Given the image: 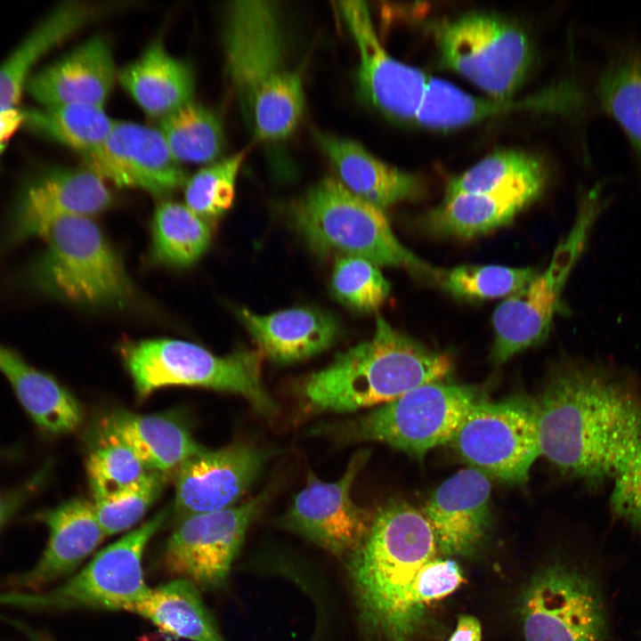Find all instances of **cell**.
Wrapping results in <instances>:
<instances>
[{
  "mask_svg": "<svg viewBox=\"0 0 641 641\" xmlns=\"http://www.w3.org/2000/svg\"><path fill=\"white\" fill-rule=\"evenodd\" d=\"M534 405L540 456L568 475L613 478L641 447V393L626 369L560 362Z\"/></svg>",
  "mask_w": 641,
  "mask_h": 641,
  "instance_id": "obj_1",
  "label": "cell"
},
{
  "mask_svg": "<svg viewBox=\"0 0 641 641\" xmlns=\"http://www.w3.org/2000/svg\"><path fill=\"white\" fill-rule=\"evenodd\" d=\"M274 2H231L223 29L225 69L242 117L259 141L288 137L304 110L302 78L288 63Z\"/></svg>",
  "mask_w": 641,
  "mask_h": 641,
  "instance_id": "obj_2",
  "label": "cell"
},
{
  "mask_svg": "<svg viewBox=\"0 0 641 641\" xmlns=\"http://www.w3.org/2000/svg\"><path fill=\"white\" fill-rule=\"evenodd\" d=\"M451 370L443 353L402 334L381 316L371 339L340 353L299 385L306 413L351 412L389 402Z\"/></svg>",
  "mask_w": 641,
  "mask_h": 641,
  "instance_id": "obj_3",
  "label": "cell"
},
{
  "mask_svg": "<svg viewBox=\"0 0 641 641\" xmlns=\"http://www.w3.org/2000/svg\"><path fill=\"white\" fill-rule=\"evenodd\" d=\"M436 551L424 513L392 500L375 511L368 535L353 555L352 573L363 608L393 641H405L425 615L415 604L413 585Z\"/></svg>",
  "mask_w": 641,
  "mask_h": 641,
  "instance_id": "obj_4",
  "label": "cell"
},
{
  "mask_svg": "<svg viewBox=\"0 0 641 641\" xmlns=\"http://www.w3.org/2000/svg\"><path fill=\"white\" fill-rule=\"evenodd\" d=\"M294 227L318 255L340 253L375 264L407 269L432 280L435 267L419 259L395 237L383 210L327 177L312 186L290 210Z\"/></svg>",
  "mask_w": 641,
  "mask_h": 641,
  "instance_id": "obj_5",
  "label": "cell"
},
{
  "mask_svg": "<svg viewBox=\"0 0 641 641\" xmlns=\"http://www.w3.org/2000/svg\"><path fill=\"white\" fill-rule=\"evenodd\" d=\"M46 239L45 248L25 272L33 290L77 304L121 305L129 300L132 286L123 265L90 217H63Z\"/></svg>",
  "mask_w": 641,
  "mask_h": 641,
  "instance_id": "obj_6",
  "label": "cell"
},
{
  "mask_svg": "<svg viewBox=\"0 0 641 641\" xmlns=\"http://www.w3.org/2000/svg\"><path fill=\"white\" fill-rule=\"evenodd\" d=\"M121 352L142 398L161 387L199 386L239 394L266 416L276 410L262 382L259 351L218 356L194 343L156 338L127 343Z\"/></svg>",
  "mask_w": 641,
  "mask_h": 641,
  "instance_id": "obj_7",
  "label": "cell"
},
{
  "mask_svg": "<svg viewBox=\"0 0 641 641\" xmlns=\"http://www.w3.org/2000/svg\"><path fill=\"white\" fill-rule=\"evenodd\" d=\"M476 400L471 387L432 382L325 429L340 442H380L420 459L451 442Z\"/></svg>",
  "mask_w": 641,
  "mask_h": 641,
  "instance_id": "obj_8",
  "label": "cell"
},
{
  "mask_svg": "<svg viewBox=\"0 0 641 641\" xmlns=\"http://www.w3.org/2000/svg\"><path fill=\"white\" fill-rule=\"evenodd\" d=\"M164 509L99 551L62 584L44 592H1L0 605L30 610H129L148 593L142 558L166 519Z\"/></svg>",
  "mask_w": 641,
  "mask_h": 641,
  "instance_id": "obj_9",
  "label": "cell"
},
{
  "mask_svg": "<svg viewBox=\"0 0 641 641\" xmlns=\"http://www.w3.org/2000/svg\"><path fill=\"white\" fill-rule=\"evenodd\" d=\"M437 40L448 67L500 100L522 85L531 62L526 33L498 14L458 16L439 28Z\"/></svg>",
  "mask_w": 641,
  "mask_h": 641,
  "instance_id": "obj_10",
  "label": "cell"
},
{
  "mask_svg": "<svg viewBox=\"0 0 641 641\" xmlns=\"http://www.w3.org/2000/svg\"><path fill=\"white\" fill-rule=\"evenodd\" d=\"M450 443L474 468L500 480L521 483L540 456L534 401L511 397L476 400Z\"/></svg>",
  "mask_w": 641,
  "mask_h": 641,
  "instance_id": "obj_11",
  "label": "cell"
},
{
  "mask_svg": "<svg viewBox=\"0 0 641 641\" xmlns=\"http://www.w3.org/2000/svg\"><path fill=\"white\" fill-rule=\"evenodd\" d=\"M272 491L267 489L239 506L181 520L165 545V570L200 591L220 589L249 524L267 504Z\"/></svg>",
  "mask_w": 641,
  "mask_h": 641,
  "instance_id": "obj_12",
  "label": "cell"
},
{
  "mask_svg": "<svg viewBox=\"0 0 641 641\" xmlns=\"http://www.w3.org/2000/svg\"><path fill=\"white\" fill-rule=\"evenodd\" d=\"M526 641H605L607 620L595 580L562 564L539 572L521 601Z\"/></svg>",
  "mask_w": 641,
  "mask_h": 641,
  "instance_id": "obj_13",
  "label": "cell"
},
{
  "mask_svg": "<svg viewBox=\"0 0 641 641\" xmlns=\"http://www.w3.org/2000/svg\"><path fill=\"white\" fill-rule=\"evenodd\" d=\"M112 197L103 179L89 168L54 167L29 177L20 187L0 239V256L35 237H46L67 216L107 209Z\"/></svg>",
  "mask_w": 641,
  "mask_h": 641,
  "instance_id": "obj_14",
  "label": "cell"
},
{
  "mask_svg": "<svg viewBox=\"0 0 641 641\" xmlns=\"http://www.w3.org/2000/svg\"><path fill=\"white\" fill-rule=\"evenodd\" d=\"M369 457L368 450L357 452L336 482H323L309 472L306 485L284 515L286 525L336 556H353L368 535L375 514L351 497Z\"/></svg>",
  "mask_w": 641,
  "mask_h": 641,
  "instance_id": "obj_15",
  "label": "cell"
},
{
  "mask_svg": "<svg viewBox=\"0 0 641 641\" xmlns=\"http://www.w3.org/2000/svg\"><path fill=\"white\" fill-rule=\"evenodd\" d=\"M338 9L358 49L357 83L364 99L392 118L416 120L429 78L389 55L365 2L342 1Z\"/></svg>",
  "mask_w": 641,
  "mask_h": 641,
  "instance_id": "obj_16",
  "label": "cell"
},
{
  "mask_svg": "<svg viewBox=\"0 0 641 641\" xmlns=\"http://www.w3.org/2000/svg\"><path fill=\"white\" fill-rule=\"evenodd\" d=\"M579 259L560 242L547 269L499 304L492 316L494 340L490 358L494 364L506 362L547 337L563 289Z\"/></svg>",
  "mask_w": 641,
  "mask_h": 641,
  "instance_id": "obj_17",
  "label": "cell"
},
{
  "mask_svg": "<svg viewBox=\"0 0 641 641\" xmlns=\"http://www.w3.org/2000/svg\"><path fill=\"white\" fill-rule=\"evenodd\" d=\"M270 456L268 450L236 443L191 457L176 470L174 510L180 521L232 507Z\"/></svg>",
  "mask_w": 641,
  "mask_h": 641,
  "instance_id": "obj_18",
  "label": "cell"
},
{
  "mask_svg": "<svg viewBox=\"0 0 641 641\" xmlns=\"http://www.w3.org/2000/svg\"><path fill=\"white\" fill-rule=\"evenodd\" d=\"M86 167L119 187L163 197L185 184L186 174L158 129L114 121L102 148Z\"/></svg>",
  "mask_w": 641,
  "mask_h": 641,
  "instance_id": "obj_19",
  "label": "cell"
},
{
  "mask_svg": "<svg viewBox=\"0 0 641 641\" xmlns=\"http://www.w3.org/2000/svg\"><path fill=\"white\" fill-rule=\"evenodd\" d=\"M491 482L474 467L460 469L432 494L422 511L434 534L437 550L468 556L483 541L491 523Z\"/></svg>",
  "mask_w": 641,
  "mask_h": 641,
  "instance_id": "obj_20",
  "label": "cell"
},
{
  "mask_svg": "<svg viewBox=\"0 0 641 641\" xmlns=\"http://www.w3.org/2000/svg\"><path fill=\"white\" fill-rule=\"evenodd\" d=\"M115 77L110 46L105 38L97 36L32 73L25 89L42 106L103 107Z\"/></svg>",
  "mask_w": 641,
  "mask_h": 641,
  "instance_id": "obj_21",
  "label": "cell"
},
{
  "mask_svg": "<svg viewBox=\"0 0 641 641\" xmlns=\"http://www.w3.org/2000/svg\"><path fill=\"white\" fill-rule=\"evenodd\" d=\"M37 518L49 530L46 547L37 563L13 581L17 588L30 592L73 573L106 536L93 503L82 498L44 510Z\"/></svg>",
  "mask_w": 641,
  "mask_h": 641,
  "instance_id": "obj_22",
  "label": "cell"
},
{
  "mask_svg": "<svg viewBox=\"0 0 641 641\" xmlns=\"http://www.w3.org/2000/svg\"><path fill=\"white\" fill-rule=\"evenodd\" d=\"M545 175L511 179L492 191L463 194L430 210L422 226L432 235L472 239L509 223L542 191Z\"/></svg>",
  "mask_w": 641,
  "mask_h": 641,
  "instance_id": "obj_23",
  "label": "cell"
},
{
  "mask_svg": "<svg viewBox=\"0 0 641 641\" xmlns=\"http://www.w3.org/2000/svg\"><path fill=\"white\" fill-rule=\"evenodd\" d=\"M604 50L595 81L596 109L624 134L641 183V40L605 34Z\"/></svg>",
  "mask_w": 641,
  "mask_h": 641,
  "instance_id": "obj_24",
  "label": "cell"
},
{
  "mask_svg": "<svg viewBox=\"0 0 641 641\" xmlns=\"http://www.w3.org/2000/svg\"><path fill=\"white\" fill-rule=\"evenodd\" d=\"M239 316L261 354L277 363L305 360L332 346L341 334L331 313L292 308L259 315L242 309Z\"/></svg>",
  "mask_w": 641,
  "mask_h": 641,
  "instance_id": "obj_25",
  "label": "cell"
},
{
  "mask_svg": "<svg viewBox=\"0 0 641 641\" xmlns=\"http://www.w3.org/2000/svg\"><path fill=\"white\" fill-rule=\"evenodd\" d=\"M315 138L342 184L375 207L383 210L418 194L417 177L382 162L357 142L324 133Z\"/></svg>",
  "mask_w": 641,
  "mask_h": 641,
  "instance_id": "obj_26",
  "label": "cell"
},
{
  "mask_svg": "<svg viewBox=\"0 0 641 641\" xmlns=\"http://www.w3.org/2000/svg\"><path fill=\"white\" fill-rule=\"evenodd\" d=\"M102 7L65 2L46 14L0 63V111L17 108L37 62L101 12Z\"/></svg>",
  "mask_w": 641,
  "mask_h": 641,
  "instance_id": "obj_27",
  "label": "cell"
},
{
  "mask_svg": "<svg viewBox=\"0 0 641 641\" xmlns=\"http://www.w3.org/2000/svg\"><path fill=\"white\" fill-rule=\"evenodd\" d=\"M118 78L148 116L160 119L191 101L195 91L190 65L172 56L158 41L118 71Z\"/></svg>",
  "mask_w": 641,
  "mask_h": 641,
  "instance_id": "obj_28",
  "label": "cell"
},
{
  "mask_svg": "<svg viewBox=\"0 0 641 641\" xmlns=\"http://www.w3.org/2000/svg\"><path fill=\"white\" fill-rule=\"evenodd\" d=\"M101 433L128 446L151 471L177 470L203 448L176 420L162 415L115 411L101 423Z\"/></svg>",
  "mask_w": 641,
  "mask_h": 641,
  "instance_id": "obj_29",
  "label": "cell"
},
{
  "mask_svg": "<svg viewBox=\"0 0 641 641\" xmlns=\"http://www.w3.org/2000/svg\"><path fill=\"white\" fill-rule=\"evenodd\" d=\"M0 371L39 427L53 434H62L80 425L82 411L75 397L53 377L1 344Z\"/></svg>",
  "mask_w": 641,
  "mask_h": 641,
  "instance_id": "obj_30",
  "label": "cell"
},
{
  "mask_svg": "<svg viewBox=\"0 0 641 641\" xmlns=\"http://www.w3.org/2000/svg\"><path fill=\"white\" fill-rule=\"evenodd\" d=\"M129 613L149 621L169 638L225 641L200 590L183 579L150 588Z\"/></svg>",
  "mask_w": 641,
  "mask_h": 641,
  "instance_id": "obj_31",
  "label": "cell"
},
{
  "mask_svg": "<svg viewBox=\"0 0 641 641\" xmlns=\"http://www.w3.org/2000/svg\"><path fill=\"white\" fill-rule=\"evenodd\" d=\"M23 115L29 129L77 151L85 162L102 148L114 124L103 107L85 104L43 106Z\"/></svg>",
  "mask_w": 641,
  "mask_h": 641,
  "instance_id": "obj_32",
  "label": "cell"
},
{
  "mask_svg": "<svg viewBox=\"0 0 641 641\" xmlns=\"http://www.w3.org/2000/svg\"><path fill=\"white\" fill-rule=\"evenodd\" d=\"M151 228L154 258L174 267L196 263L211 241L208 222L174 201H163L157 207Z\"/></svg>",
  "mask_w": 641,
  "mask_h": 641,
  "instance_id": "obj_33",
  "label": "cell"
},
{
  "mask_svg": "<svg viewBox=\"0 0 641 641\" xmlns=\"http://www.w3.org/2000/svg\"><path fill=\"white\" fill-rule=\"evenodd\" d=\"M158 130L178 162L208 165L220 159L224 150L218 117L193 101L161 118Z\"/></svg>",
  "mask_w": 641,
  "mask_h": 641,
  "instance_id": "obj_34",
  "label": "cell"
},
{
  "mask_svg": "<svg viewBox=\"0 0 641 641\" xmlns=\"http://www.w3.org/2000/svg\"><path fill=\"white\" fill-rule=\"evenodd\" d=\"M531 267L462 264L435 268L432 280L456 298L483 301L510 296L537 274Z\"/></svg>",
  "mask_w": 641,
  "mask_h": 641,
  "instance_id": "obj_35",
  "label": "cell"
},
{
  "mask_svg": "<svg viewBox=\"0 0 641 641\" xmlns=\"http://www.w3.org/2000/svg\"><path fill=\"white\" fill-rule=\"evenodd\" d=\"M86 471L93 499L131 489L152 472L128 446L103 433L87 458Z\"/></svg>",
  "mask_w": 641,
  "mask_h": 641,
  "instance_id": "obj_36",
  "label": "cell"
},
{
  "mask_svg": "<svg viewBox=\"0 0 641 641\" xmlns=\"http://www.w3.org/2000/svg\"><path fill=\"white\" fill-rule=\"evenodd\" d=\"M246 150L200 168L185 183V205L206 221L223 215L235 197V184Z\"/></svg>",
  "mask_w": 641,
  "mask_h": 641,
  "instance_id": "obj_37",
  "label": "cell"
},
{
  "mask_svg": "<svg viewBox=\"0 0 641 641\" xmlns=\"http://www.w3.org/2000/svg\"><path fill=\"white\" fill-rule=\"evenodd\" d=\"M541 175H545L543 166L533 156L514 150L496 151L450 180L443 200L487 192L514 178Z\"/></svg>",
  "mask_w": 641,
  "mask_h": 641,
  "instance_id": "obj_38",
  "label": "cell"
},
{
  "mask_svg": "<svg viewBox=\"0 0 641 641\" xmlns=\"http://www.w3.org/2000/svg\"><path fill=\"white\" fill-rule=\"evenodd\" d=\"M331 288L344 304L369 312L383 304L391 286L374 263L358 256H341L334 265Z\"/></svg>",
  "mask_w": 641,
  "mask_h": 641,
  "instance_id": "obj_39",
  "label": "cell"
},
{
  "mask_svg": "<svg viewBox=\"0 0 641 641\" xmlns=\"http://www.w3.org/2000/svg\"><path fill=\"white\" fill-rule=\"evenodd\" d=\"M166 474L152 471L138 485L118 494L95 499L93 507L106 536L126 531L134 525L160 494Z\"/></svg>",
  "mask_w": 641,
  "mask_h": 641,
  "instance_id": "obj_40",
  "label": "cell"
},
{
  "mask_svg": "<svg viewBox=\"0 0 641 641\" xmlns=\"http://www.w3.org/2000/svg\"><path fill=\"white\" fill-rule=\"evenodd\" d=\"M462 581V571L457 562L435 557L422 567L415 580L412 590L415 604L425 613L427 604L450 595Z\"/></svg>",
  "mask_w": 641,
  "mask_h": 641,
  "instance_id": "obj_41",
  "label": "cell"
},
{
  "mask_svg": "<svg viewBox=\"0 0 641 641\" xmlns=\"http://www.w3.org/2000/svg\"><path fill=\"white\" fill-rule=\"evenodd\" d=\"M611 496L613 513L641 531V447L613 477Z\"/></svg>",
  "mask_w": 641,
  "mask_h": 641,
  "instance_id": "obj_42",
  "label": "cell"
},
{
  "mask_svg": "<svg viewBox=\"0 0 641 641\" xmlns=\"http://www.w3.org/2000/svg\"><path fill=\"white\" fill-rule=\"evenodd\" d=\"M45 470L41 469L16 487L0 490V530L41 486L46 476Z\"/></svg>",
  "mask_w": 641,
  "mask_h": 641,
  "instance_id": "obj_43",
  "label": "cell"
},
{
  "mask_svg": "<svg viewBox=\"0 0 641 641\" xmlns=\"http://www.w3.org/2000/svg\"><path fill=\"white\" fill-rule=\"evenodd\" d=\"M482 626L477 618L468 614L458 617L456 629L448 641H481Z\"/></svg>",
  "mask_w": 641,
  "mask_h": 641,
  "instance_id": "obj_44",
  "label": "cell"
},
{
  "mask_svg": "<svg viewBox=\"0 0 641 641\" xmlns=\"http://www.w3.org/2000/svg\"><path fill=\"white\" fill-rule=\"evenodd\" d=\"M24 123L23 110L12 108L0 111V153L16 129Z\"/></svg>",
  "mask_w": 641,
  "mask_h": 641,
  "instance_id": "obj_45",
  "label": "cell"
}]
</instances>
